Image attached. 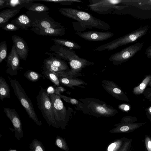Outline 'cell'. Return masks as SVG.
I'll return each instance as SVG.
<instances>
[{"mask_svg": "<svg viewBox=\"0 0 151 151\" xmlns=\"http://www.w3.org/2000/svg\"><path fill=\"white\" fill-rule=\"evenodd\" d=\"M79 100L82 103L76 110L85 114L97 117H110L118 113L115 108L99 99L88 97L80 99Z\"/></svg>", "mask_w": 151, "mask_h": 151, "instance_id": "cell-3", "label": "cell"}, {"mask_svg": "<svg viewBox=\"0 0 151 151\" xmlns=\"http://www.w3.org/2000/svg\"><path fill=\"white\" fill-rule=\"evenodd\" d=\"M4 111L13 125L14 128V131L15 133V137L19 140L24 135L22 123L18 114L14 109L8 107H4Z\"/></svg>", "mask_w": 151, "mask_h": 151, "instance_id": "cell-11", "label": "cell"}, {"mask_svg": "<svg viewBox=\"0 0 151 151\" xmlns=\"http://www.w3.org/2000/svg\"><path fill=\"white\" fill-rule=\"evenodd\" d=\"M11 23L19 28L25 30H27L31 27L30 19L27 15L24 14L21 15L12 20Z\"/></svg>", "mask_w": 151, "mask_h": 151, "instance_id": "cell-17", "label": "cell"}, {"mask_svg": "<svg viewBox=\"0 0 151 151\" xmlns=\"http://www.w3.org/2000/svg\"><path fill=\"white\" fill-rule=\"evenodd\" d=\"M76 34L85 40L91 42H99L107 40L114 36L110 32H99L91 30L84 32H76Z\"/></svg>", "mask_w": 151, "mask_h": 151, "instance_id": "cell-9", "label": "cell"}, {"mask_svg": "<svg viewBox=\"0 0 151 151\" xmlns=\"http://www.w3.org/2000/svg\"><path fill=\"white\" fill-rule=\"evenodd\" d=\"M49 96L52 104L55 121L57 125L64 121L71 114L73 111L70 108L68 107V109L66 108L59 96L51 93Z\"/></svg>", "mask_w": 151, "mask_h": 151, "instance_id": "cell-7", "label": "cell"}, {"mask_svg": "<svg viewBox=\"0 0 151 151\" xmlns=\"http://www.w3.org/2000/svg\"><path fill=\"white\" fill-rule=\"evenodd\" d=\"M11 86L16 96L20 102L29 117L38 125L42 124L37 116L31 100L27 96L19 82L8 76Z\"/></svg>", "mask_w": 151, "mask_h": 151, "instance_id": "cell-5", "label": "cell"}, {"mask_svg": "<svg viewBox=\"0 0 151 151\" xmlns=\"http://www.w3.org/2000/svg\"><path fill=\"white\" fill-rule=\"evenodd\" d=\"M12 39L20 59L25 60L29 52L27 43L22 38L17 35L12 36Z\"/></svg>", "mask_w": 151, "mask_h": 151, "instance_id": "cell-15", "label": "cell"}, {"mask_svg": "<svg viewBox=\"0 0 151 151\" xmlns=\"http://www.w3.org/2000/svg\"><path fill=\"white\" fill-rule=\"evenodd\" d=\"M29 151H45L42 143L37 139H34L29 145Z\"/></svg>", "mask_w": 151, "mask_h": 151, "instance_id": "cell-27", "label": "cell"}, {"mask_svg": "<svg viewBox=\"0 0 151 151\" xmlns=\"http://www.w3.org/2000/svg\"><path fill=\"white\" fill-rule=\"evenodd\" d=\"M21 8H16L6 9L0 13V25L7 22L9 20L18 14Z\"/></svg>", "mask_w": 151, "mask_h": 151, "instance_id": "cell-18", "label": "cell"}, {"mask_svg": "<svg viewBox=\"0 0 151 151\" xmlns=\"http://www.w3.org/2000/svg\"><path fill=\"white\" fill-rule=\"evenodd\" d=\"M45 61L52 64L55 66L60 68L63 71H67L70 70L67 62L56 57L51 56Z\"/></svg>", "mask_w": 151, "mask_h": 151, "instance_id": "cell-21", "label": "cell"}, {"mask_svg": "<svg viewBox=\"0 0 151 151\" xmlns=\"http://www.w3.org/2000/svg\"><path fill=\"white\" fill-rule=\"evenodd\" d=\"M0 27L4 30L7 31H15L19 29L12 23L7 22L0 25Z\"/></svg>", "mask_w": 151, "mask_h": 151, "instance_id": "cell-31", "label": "cell"}, {"mask_svg": "<svg viewBox=\"0 0 151 151\" xmlns=\"http://www.w3.org/2000/svg\"><path fill=\"white\" fill-rule=\"evenodd\" d=\"M149 85L151 87V81L149 82Z\"/></svg>", "mask_w": 151, "mask_h": 151, "instance_id": "cell-40", "label": "cell"}, {"mask_svg": "<svg viewBox=\"0 0 151 151\" xmlns=\"http://www.w3.org/2000/svg\"><path fill=\"white\" fill-rule=\"evenodd\" d=\"M31 26L39 29L64 27V26L54 21L49 16L30 19Z\"/></svg>", "mask_w": 151, "mask_h": 151, "instance_id": "cell-13", "label": "cell"}, {"mask_svg": "<svg viewBox=\"0 0 151 151\" xmlns=\"http://www.w3.org/2000/svg\"><path fill=\"white\" fill-rule=\"evenodd\" d=\"M58 11L65 17L75 21L73 22L72 24L76 32H83L87 29L94 28L107 30L111 28L107 22L84 11L69 8H60Z\"/></svg>", "mask_w": 151, "mask_h": 151, "instance_id": "cell-1", "label": "cell"}, {"mask_svg": "<svg viewBox=\"0 0 151 151\" xmlns=\"http://www.w3.org/2000/svg\"><path fill=\"white\" fill-rule=\"evenodd\" d=\"M20 58L13 44L7 60L6 72L11 76L16 75L19 70L23 69L20 66Z\"/></svg>", "mask_w": 151, "mask_h": 151, "instance_id": "cell-10", "label": "cell"}, {"mask_svg": "<svg viewBox=\"0 0 151 151\" xmlns=\"http://www.w3.org/2000/svg\"><path fill=\"white\" fill-rule=\"evenodd\" d=\"M146 54L147 57L151 58V46H149L146 50Z\"/></svg>", "mask_w": 151, "mask_h": 151, "instance_id": "cell-37", "label": "cell"}, {"mask_svg": "<svg viewBox=\"0 0 151 151\" xmlns=\"http://www.w3.org/2000/svg\"><path fill=\"white\" fill-rule=\"evenodd\" d=\"M10 87L4 78L1 76L0 77V99L3 101L5 98L10 99Z\"/></svg>", "mask_w": 151, "mask_h": 151, "instance_id": "cell-22", "label": "cell"}, {"mask_svg": "<svg viewBox=\"0 0 151 151\" xmlns=\"http://www.w3.org/2000/svg\"><path fill=\"white\" fill-rule=\"evenodd\" d=\"M139 126L137 124H129L123 125L120 127V130L122 132H125L130 130L134 129Z\"/></svg>", "mask_w": 151, "mask_h": 151, "instance_id": "cell-33", "label": "cell"}, {"mask_svg": "<svg viewBox=\"0 0 151 151\" xmlns=\"http://www.w3.org/2000/svg\"><path fill=\"white\" fill-rule=\"evenodd\" d=\"M52 54L56 57L67 61L69 63L70 69L65 73L68 76L76 78L82 76L81 73L83 68L86 66L94 65V63L81 58L74 50L58 45H55L51 47Z\"/></svg>", "mask_w": 151, "mask_h": 151, "instance_id": "cell-2", "label": "cell"}, {"mask_svg": "<svg viewBox=\"0 0 151 151\" xmlns=\"http://www.w3.org/2000/svg\"><path fill=\"white\" fill-rule=\"evenodd\" d=\"M120 142L113 143L109 145L108 148V151H113L116 147V146L119 145Z\"/></svg>", "mask_w": 151, "mask_h": 151, "instance_id": "cell-36", "label": "cell"}, {"mask_svg": "<svg viewBox=\"0 0 151 151\" xmlns=\"http://www.w3.org/2000/svg\"><path fill=\"white\" fill-rule=\"evenodd\" d=\"M150 46H151V45H150Z\"/></svg>", "mask_w": 151, "mask_h": 151, "instance_id": "cell-42", "label": "cell"}, {"mask_svg": "<svg viewBox=\"0 0 151 151\" xmlns=\"http://www.w3.org/2000/svg\"><path fill=\"white\" fill-rule=\"evenodd\" d=\"M101 85L107 92L116 99L120 100H127L124 92L113 81L104 80L102 81Z\"/></svg>", "mask_w": 151, "mask_h": 151, "instance_id": "cell-12", "label": "cell"}, {"mask_svg": "<svg viewBox=\"0 0 151 151\" xmlns=\"http://www.w3.org/2000/svg\"><path fill=\"white\" fill-rule=\"evenodd\" d=\"M31 29L37 35L42 36H62L65 34V32L64 27L42 29L32 27Z\"/></svg>", "mask_w": 151, "mask_h": 151, "instance_id": "cell-16", "label": "cell"}, {"mask_svg": "<svg viewBox=\"0 0 151 151\" xmlns=\"http://www.w3.org/2000/svg\"><path fill=\"white\" fill-rule=\"evenodd\" d=\"M27 9L29 11L37 12H46L50 9L45 5L40 3L32 4L27 7Z\"/></svg>", "mask_w": 151, "mask_h": 151, "instance_id": "cell-24", "label": "cell"}, {"mask_svg": "<svg viewBox=\"0 0 151 151\" xmlns=\"http://www.w3.org/2000/svg\"><path fill=\"white\" fill-rule=\"evenodd\" d=\"M7 54V48L6 42L5 41H3L0 45V63L6 58Z\"/></svg>", "mask_w": 151, "mask_h": 151, "instance_id": "cell-29", "label": "cell"}, {"mask_svg": "<svg viewBox=\"0 0 151 151\" xmlns=\"http://www.w3.org/2000/svg\"><path fill=\"white\" fill-rule=\"evenodd\" d=\"M56 145L61 148H63V143L61 139L59 137H56Z\"/></svg>", "mask_w": 151, "mask_h": 151, "instance_id": "cell-35", "label": "cell"}, {"mask_svg": "<svg viewBox=\"0 0 151 151\" xmlns=\"http://www.w3.org/2000/svg\"><path fill=\"white\" fill-rule=\"evenodd\" d=\"M143 45V43L139 42L129 46L112 54L110 56L109 60L114 65L121 64L130 59L140 51Z\"/></svg>", "mask_w": 151, "mask_h": 151, "instance_id": "cell-8", "label": "cell"}, {"mask_svg": "<svg viewBox=\"0 0 151 151\" xmlns=\"http://www.w3.org/2000/svg\"><path fill=\"white\" fill-rule=\"evenodd\" d=\"M9 151H17L16 150H11Z\"/></svg>", "mask_w": 151, "mask_h": 151, "instance_id": "cell-41", "label": "cell"}, {"mask_svg": "<svg viewBox=\"0 0 151 151\" xmlns=\"http://www.w3.org/2000/svg\"><path fill=\"white\" fill-rule=\"evenodd\" d=\"M6 2L5 7L11 8L23 7H27L33 3L35 0H6Z\"/></svg>", "mask_w": 151, "mask_h": 151, "instance_id": "cell-20", "label": "cell"}, {"mask_svg": "<svg viewBox=\"0 0 151 151\" xmlns=\"http://www.w3.org/2000/svg\"><path fill=\"white\" fill-rule=\"evenodd\" d=\"M151 80V76H147L139 86L134 88L133 92L134 93L136 94L142 93Z\"/></svg>", "mask_w": 151, "mask_h": 151, "instance_id": "cell-25", "label": "cell"}, {"mask_svg": "<svg viewBox=\"0 0 151 151\" xmlns=\"http://www.w3.org/2000/svg\"></svg>", "mask_w": 151, "mask_h": 151, "instance_id": "cell-43", "label": "cell"}, {"mask_svg": "<svg viewBox=\"0 0 151 151\" xmlns=\"http://www.w3.org/2000/svg\"><path fill=\"white\" fill-rule=\"evenodd\" d=\"M6 2V0H0V9L5 7Z\"/></svg>", "mask_w": 151, "mask_h": 151, "instance_id": "cell-38", "label": "cell"}, {"mask_svg": "<svg viewBox=\"0 0 151 151\" xmlns=\"http://www.w3.org/2000/svg\"><path fill=\"white\" fill-rule=\"evenodd\" d=\"M129 109V106L127 105H125L124 109L125 111H127Z\"/></svg>", "mask_w": 151, "mask_h": 151, "instance_id": "cell-39", "label": "cell"}, {"mask_svg": "<svg viewBox=\"0 0 151 151\" xmlns=\"http://www.w3.org/2000/svg\"><path fill=\"white\" fill-rule=\"evenodd\" d=\"M55 74L58 78L60 83L72 88L75 89V87L83 88L84 87L82 85H88L81 79L73 78L68 76L64 73L63 71L57 72Z\"/></svg>", "mask_w": 151, "mask_h": 151, "instance_id": "cell-14", "label": "cell"}, {"mask_svg": "<svg viewBox=\"0 0 151 151\" xmlns=\"http://www.w3.org/2000/svg\"><path fill=\"white\" fill-rule=\"evenodd\" d=\"M148 30L147 28L143 27L132 32L109 42L94 48V51H108L114 50L120 46L134 42L145 35Z\"/></svg>", "mask_w": 151, "mask_h": 151, "instance_id": "cell-4", "label": "cell"}, {"mask_svg": "<svg viewBox=\"0 0 151 151\" xmlns=\"http://www.w3.org/2000/svg\"><path fill=\"white\" fill-rule=\"evenodd\" d=\"M145 145L148 151H151V139L148 137L145 138Z\"/></svg>", "mask_w": 151, "mask_h": 151, "instance_id": "cell-34", "label": "cell"}, {"mask_svg": "<svg viewBox=\"0 0 151 151\" xmlns=\"http://www.w3.org/2000/svg\"><path fill=\"white\" fill-rule=\"evenodd\" d=\"M24 76L28 80L32 82H36L41 78L43 77L42 75L30 70L26 71Z\"/></svg>", "mask_w": 151, "mask_h": 151, "instance_id": "cell-26", "label": "cell"}, {"mask_svg": "<svg viewBox=\"0 0 151 151\" xmlns=\"http://www.w3.org/2000/svg\"><path fill=\"white\" fill-rule=\"evenodd\" d=\"M44 67L47 69L55 73L63 71L62 69L60 68L55 66L52 64L47 62L44 60Z\"/></svg>", "mask_w": 151, "mask_h": 151, "instance_id": "cell-32", "label": "cell"}, {"mask_svg": "<svg viewBox=\"0 0 151 151\" xmlns=\"http://www.w3.org/2000/svg\"><path fill=\"white\" fill-rule=\"evenodd\" d=\"M41 1L58 3L63 5H71L75 2H82L81 1L76 0H42Z\"/></svg>", "mask_w": 151, "mask_h": 151, "instance_id": "cell-30", "label": "cell"}, {"mask_svg": "<svg viewBox=\"0 0 151 151\" xmlns=\"http://www.w3.org/2000/svg\"><path fill=\"white\" fill-rule=\"evenodd\" d=\"M37 104L43 116L49 126L55 127L56 124L53 112L52 104L47 90L41 88L37 96Z\"/></svg>", "mask_w": 151, "mask_h": 151, "instance_id": "cell-6", "label": "cell"}, {"mask_svg": "<svg viewBox=\"0 0 151 151\" xmlns=\"http://www.w3.org/2000/svg\"><path fill=\"white\" fill-rule=\"evenodd\" d=\"M51 40L55 45H58L70 50L79 49L81 48V46L73 40L60 38H53Z\"/></svg>", "mask_w": 151, "mask_h": 151, "instance_id": "cell-19", "label": "cell"}, {"mask_svg": "<svg viewBox=\"0 0 151 151\" xmlns=\"http://www.w3.org/2000/svg\"><path fill=\"white\" fill-rule=\"evenodd\" d=\"M59 96L61 98L67 103L75 106V109H76L79 108L82 102L79 100H78L66 96L64 95H57Z\"/></svg>", "mask_w": 151, "mask_h": 151, "instance_id": "cell-28", "label": "cell"}, {"mask_svg": "<svg viewBox=\"0 0 151 151\" xmlns=\"http://www.w3.org/2000/svg\"><path fill=\"white\" fill-rule=\"evenodd\" d=\"M42 74L47 79L50 80L55 85L60 86V83L58 77L55 73L52 71L45 68H43Z\"/></svg>", "mask_w": 151, "mask_h": 151, "instance_id": "cell-23", "label": "cell"}]
</instances>
